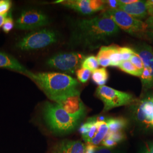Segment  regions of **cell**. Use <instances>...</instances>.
Returning <instances> with one entry per match:
<instances>
[{"label": "cell", "mask_w": 153, "mask_h": 153, "mask_svg": "<svg viewBox=\"0 0 153 153\" xmlns=\"http://www.w3.org/2000/svg\"><path fill=\"white\" fill-rule=\"evenodd\" d=\"M129 121L123 117L95 116L89 117L79 128L87 144L114 148L126 139Z\"/></svg>", "instance_id": "obj_1"}, {"label": "cell", "mask_w": 153, "mask_h": 153, "mask_svg": "<svg viewBox=\"0 0 153 153\" xmlns=\"http://www.w3.org/2000/svg\"><path fill=\"white\" fill-rule=\"evenodd\" d=\"M120 28L104 12L89 19L74 23L71 35L73 44L85 49L98 48L120 33Z\"/></svg>", "instance_id": "obj_2"}, {"label": "cell", "mask_w": 153, "mask_h": 153, "mask_svg": "<svg viewBox=\"0 0 153 153\" xmlns=\"http://www.w3.org/2000/svg\"><path fill=\"white\" fill-rule=\"evenodd\" d=\"M28 76L55 103L67 95L80 93L78 88L79 83L75 78L65 74L56 72H31Z\"/></svg>", "instance_id": "obj_3"}, {"label": "cell", "mask_w": 153, "mask_h": 153, "mask_svg": "<svg viewBox=\"0 0 153 153\" xmlns=\"http://www.w3.org/2000/svg\"><path fill=\"white\" fill-rule=\"evenodd\" d=\"M44 120L51 131L56 134H65L74 131L79 123L57 103L47 102L43 108Z\"/></svg>", "instance_id": "obj_4"}, {"label": "cell", "mask_w": 153, "mask_h": 153, "mask_svg": "<svg viewBox=\"0 0 153 153\" xmlns=\"http://www.w3.org/2000/svg\"><path fill=\"white\" fill-rule=\"evenodd\" d=\"M120 29L137 38H146L149 31L145 22L137 19L117 9H109L104 12Z\"/></svg>", "instance_id": "obj_5"}, {"label": "cell", "mask_w": 153, "mask_h": 153, "mask_svg": "<svg viewBox=\"0 0 153 153\" xmlns=\"http://www.w3.org/2000/svg\"><path fill=\"white\" fill-rule=\"evenodd\" d=\"M129 106L135 124L143 129L153 130V92L146 93Z\"/></svg>", "instance_id": "obj_6"}, {"label": "cell", "mask_w": 153, "mask_h": 153, "mask_svg": "<svg viewBox=\"0 0 153 153\" xmlns=\"http://www.w3.org/2000/svg\"><path fill=\"white\" fill-rule=\"evenodd\" d=\"M96 95L103 103V112L121 106L131 105L138 99L129 93L119 91L105 85L98 87Z\"/></svg>", "instance_id": "obj_7"}, {"label": "cell", "mask_w": 153, "mask_h": 153, "mask_svg": "<svg viewBox=\"0 0 153 153\" xmlns=\"http://www.w3.org/2000/svg\"><path fill=\"white\" fill-rule=\"evenodd\" d=\"M57 33L49 29H42L30 33L21 39L16 47L21 51H30L44 48L57 41Z\"/></svg>", "instance_id": "obj_8"}, {"label": "cell", "mask_w": 153, "mask_h": 153, "mask_svg": "<svg viewBox=\"0 0 153 153\" xmlns=\"http://www.w3.org/2000/svg\"><path fill=\"white\" fill-rule=\"evenodd\" d=\"M85 58L86 56L81 53H60L51 57L47 64L51 68L66 73L73 74L81 67L82 62Z\"/></svg>", "instance_id": "obj_9"}, {"label": "cell", "mask_w": 153, "mask_h": 153, "mask_svg": "<svg viewBox=\"0 0 153 153\" xmlns=\"http://www.w3.org/2000/svg\"><path fill=\"white\" fill-rule=\"evenodd\" d=\"M133 49L141 57L143 64V71L141 76L142 89L146 91L153 89V48L143 43L138 44Z\"/></svg>", "instance_id": "obj_10"}, {"label": "cell", "mask_w": 153, "mask_h": 153, "mask_svg": "<svg viewBox=\"0 0 153 153\" xmlns=\"http://www.w3.org/2000/svg\"><path fill=\"white\" fill-rule=\"evenodd\" d=\"M49 18L42 11L30 9L22 12L16 22L17 29L27 30L42 27L49 23Z\"/></svg>", "instance_id": "obj_11"}, {"label": "cell", "mask_w": 153, "mask_h": 153, "mask_svg": "<svg viewBox=\"0 0 153 153\" xmlns=\"http://www.w3.org/2000/svg\"><path fill=\"white\" fill-rule=\"evenodd\" d=\"M56 103L79 122L86 114V107L80 98V93L67 95L58 100Z\"/></svg>", "instance_id": "obj_12"}, {"label": "cell", "mask_w": 153, "mask_h": 153, "mask_svg": "<svg viewBox=\"0 0 153 153\" xmlns=\"http://www.w3.org/2000/svg\"><path fill=\"white\" fill-rule=\"evenodd\" d=\"M56 4H60L83 15L92 14L103 10L106 1L102 0H66L58 1Z\"/></svg>", "instance_id": "obj_13"}, {"label": "cell", "mask_w": 153, "mask_h": 153, "mask_svg": "<svg viewBox=\"0 0 153 153\" xmlns=\"http://www.w3.org/2000/svg\"><path fill=\"white\" fill-rule=\"evenodd\" d=\"M86 144L79 140H64L55 143L50 153H85Z\"/></svg>", "instance_id": "obj_14"}, {"label": "cell", "mask_w": 153, "mask_h": 153, "mask_svg": "<svg viewBox=\"0 0 153 153\" xmlns=\"http://www.w3.org/2000/svg\"><path fill=\"white\" fill-rule=\"evenodd\" d=\"M117 9L125 11L133 18L141 20L145 19L148 14L146 1L137 0L129 4H123L117 1Z\"/></svg>", "instance_id": "obj_15"}, {"label": "cell", "mask_w": 153, "mask_h": 153, "mask_svg": "<svg viewBox=\"0 0 153 153\" xmlns=\"http://www.w3.org/2000/svg\"><path fill=\"white\" fill-rule=\"evenodd\" d=\"M0 68H6L14 71H18L23 73L27 76L30 74L29 71L25 67L10 55L0 51Z\"/></svg>", "instance_id": "obj_16"}, {"label": "cell", "mask_w": 153, "mask_h": 153, "mask_svg": "<svg viewBox=\"0 0 153 153\" xmlns=\"http://www.w3.org/2000/svg\"><path fill=\"white\" fill-rule=\"evenodd\" d=\"M119 46L111 45L109 46H102L97 55L99 64L103 67L111 65L110 56L112 53L118 48Z\"/></svg>", "instance_id": "obj_17"}, {"label": "cell", "mask_w": 153, "mask_h": 153, "mask_svg": "<svg viewBox=\"0 0 153 153\" xmlns=\"http://www.w3.org/2000/svg\"><path fill=\"white\" fill-rule=\"evenodd\" d=\"M108 73L105 68L97 69L92 73L93 81L100 86H104L108 79Z\"/></svg>", "instance_id": "obj_18"}, {"label": "cell", "mask_w": 153, "mask_h": 153, "mask_svg": "<svg viewBox=\"0 0 153 153\" xmlns=\"http://www.w3.org/2000/svg\"><path fill=\"white\" fill-rule=\"evenodd\" d=\"M118 67L122 71L132 76L140 77L142 76V71H139L130 61H122Z\"/></svg>", "instance_id": "obj_19"}, {"label": "cell", "mask_w": 153, "mask_h": 153, "mask_svg": "<svg viewBox=\"0 0 153 153\" xmlns=\"http://www.w3.org/2000/svg\"><path fill=\"white\" fill-rule=\"evenodd\" d=\"M85 153H121L114 148H108L102 146H96L86 143Z\"/></svg>", "instance_id": "obj_20"}, {"label": "cell", "mask_w": 153, "mask_h": 153, "mask_svg": "<svg viewBox=\"0 0 153 153\" xmlns=\"http://www.w3.org/2000/svg\"><path fill=\"white\" fill-rule=\"evenodd\" d=\"M99 65L97 57L94 56H89L86 57L83 61L81 68L87 69L91 71H93L98 69Z\"/></svg>", "instance_id": "obj_21"}, {"label": "cell", "mask_w": 153, "mask_h": 153, "mask_svg": "<svg viewBox=\"0 0 153 153\" xmlns=\"http://www.w3.org/2000/svg\"><path fill=\"white\" fill-rule=\"evenodd\" d=\"M76 73L78 81H79L82 83H85L88 81L91 76V71L87 69L79 68L76 71Z\"/></svg>", "instance_id": "obj_22"}, {"label": "cell", "mask_w": 153, "mask_h": 153, "mask_svg": "<svg viewBox=\"0 0 153 153\" xmlns=\"http://www.w3.org/2000/svg\"><path fill=\"white\" fill-rule=\"evenodd\" d=\"M119 47L110 56V62L111 66H119L121 62L123 61L122 57L119 52Z\"/></svg>", "instance_id": "obj_23"}, {"label": "cell", "mask_w": 153, "mask_h": 153, "mask_svg": "<svg viewBox=\"0 0 153 153\" xmlns=\"http://www.w3.org/2000/svg\"><path fill=\"white\" fill-rule=\"evenodd\" d=\"M119 52L122 57L123 61H129L131 56L135 53L133 48L129 47H119Z\"/></svg>", "instance_id": "obj_24"}, {"label": "cell", "mask_w": 153, "mask_h": 153, "mask_svg": "<svg viewBox=\"0 0 153 153\" xmlns=\"http://www.w3.org/2000/svg\"><path fill=\"white\" fill-rule=\"evenodd\" d=\"M14 26V23L11 16V13H8L7 16H6L5 21L2 25V29L4 32L5 33H9L13 30Z\"/></svg>", "instance_id": "obj_25"}, {"label": "cell", "mask_w": 153, "mask_h": 153, "mask_svg": "<svg viewBox=\"0 0 153 153\" xmlns=\"http://www.w3.org/2000/svg\"><path fill=\"white\" fill-rule=\"evenodd\" d=\"M129 61L137 68L139 71L143 72V64L142 59H141V57L138 55H137L136 52L134 55L131 56V58Z\"/></svg>", "instance_id": "obj_26"}, {"label": "cell", "mask_w": 153, "mask_h": 153, "mask_svg": "<svg viewBox=\"0 0 153 153\" xmlns=\"http://www.w3.org/2000/svg\"><path fill=\"white\" fill-rule=\"evenodd\" d=\"M11 1L9 0L0 1V15L8 14V11L11 8Z\"/></svg>", "instance_id": "obj_27"}, {"label": "cell", "mask_w": 153, "mask_h": 153, "mask_svg": "<svg viewBox=\"0 0 153 153\" xmlns=\"http://www.w3.org/2000/svg\"><path fill=\"white\" fill-rule=\"evenodd\" d=\"M146 6L149 16H153V0L146 1Z\"/></svg>", "instance_id": "obj_28"}, {"label": "cell", "mask_w": 153, "mask_h": 153, "mask_svg": "<svg viewBox=\"0 0 153 153\" xmlns=\"http://www.w3.org/2000/svg\"><path fill=\"white\" fill-rule=\"evenodd\" d=\"M148 25L149 31H153V16H149L145 21Z\"/></svg>", "instance_id": "obj_29"}, {"label": "cell", "mask_w": 153, "mask_h": 153, "mask_svg": "<svg viewBox=\"0 0 153 153\" xmlns=\"http://www.w3.org/2000/svg\"><path fill=\"white\" fill-rule=\"evenodd\" d=\"M139 153H153V143L146 146Z\"/></svg>", "instance_id": "obj_30"}, {"label": "cell", "mask_w": 153, "mask_h": 153, "mask_svg": "<svg viewBox=\"0 0 153 153\" xmlns=\"http://www.w3.org/2000/svg\"><path fill=\"white\" fill-rule=\"evenodd\" d=\"M106 4L111 7L110 9H117V1H114V0H109V1H105Z\"/></svg>", "instance_id": "obj_31"}, {"label": "cell", "mask_w": 153, "mask_h": 153, "mask_svg": "<svg viewBox=\"0 0 153 153\" xmlns=\"http://www.w3.org/2000/svg\"><path fill=\"white\" fill-rule=\"evenodd\" d=\"M7 14H8L5 15H0V28L2 27V25L5 21Z\"/></svg>", "instance_id": "obj_32"}, {"label": "cell", "mask_w": 153, "mask_h": 153, "mask_svg": "<svg viewBox=\"0 0 153 153\" xmlns=\"http://www.w3.org/2000/svg\"><path fill=\"white\" fill-rule=\"evenodd\" d=\"M147 38L151 40L153 43V31H149L147 33Z\"/></svg>", "instance_id": "obj_33"}]
</instances>
